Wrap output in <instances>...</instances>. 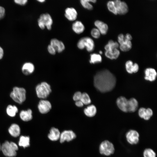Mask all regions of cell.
<instances>
[{
    "mask_svg": "<svg viewBox=\"0 0 157 157\" xmlns=\"http://www.w3.org/2000/svg\"><path fill=\"white\" fill-rule=\"evenodd\" d=\"M80 3L82 7L86 9L91 10L93 8V6L89 0H81Z\"/></svg>",
    "mask_w": 157,
    "mask_h": 157,
    "instance_id": "cell-33",
    "label": "cell"
},
{
    "mask_svg": "<svg viewBox=\"0 0 157 157\" xmlns=\"http://www.w3.org/2000/svg\"><path fill=\"white\" fill-rule=\"evenodd\" d=\"M94 25L101 34L105 35L107 33L108 26L106 23L99 20H97L94 22Z\"/></svg>",
    "mask_w": 157,
    "mask_h": 157,
    "instance_id": "cell-17",
    "label": "cell"
},
{
    "mask_svg": "<svg viewBox=\"0 0 157 157\" xmlns=\"http://www.w3.org/2000/svg\"><path fill=\"white\" fill-rule=\"evenodd\" d=\"M145 80L150 81H154L156 79L157 76V73L155 70L152 68H149L145 71Z\"/></svg>",
    "mask_w": 157,
    "mask_h": 157,
    "instance_id": "cell-18",
    "label": "cell"
},
{
    "mask_svg": "<svg viewBox=\"0 0 157 157\" xmlns=\"http://www.w3.org/2000/svg\"><path fill=\"white\" fill-rule=\"evenodd\" d=\"M37 1H38V2H39L42 3L44 2L45 1V0H37Z\"/></svg>",
    "mask_w": 157,
    "mask_h": 157,
    "instance_id": "cell-45",
    "label": "cell"
},
{
    "mask_svg": "<svg viewBox=\"0 0 157 157\" xmlns=\"http://www.w3.org/2000/svg\"><path fill=\"white\" fill-rule=\"evenodd\" d=\"M3 54V49L0 46V60L2 58Z\"/></svg>",
    "mask_w": 157,
    "mask_h": 157,
    "instance_id": "cell-43",
    "label": "cell"
},
{
    "mask_svg": "<svg viewBox=\"0 0 157 157\" xmlns=\"http://www.w3.org/2000/svg\"><path fill=\"white\" fill-rule=\"evenodd\" d=\"M72 28L73 31L77 34L83 33L85 29L83 23L79 20L74 21L72 25Z\"/></svg>",
    "mask_w": 157,
    "mask_h": 157,
    "instance_id": "cell-16",
    "label": "cell"
},
{
    "mask_svg": "<svg viewBox=\"0 0 157 157\" xmlns=\"http://www.w3.org/2000/svg\"><path fill=\"white\" fill-rule=\"evenodd\" d=\"M8 131L12 136L14 137H17L20 134V127L17 124H13L9 128Z\"/></svg>",
    "mask_w": 157,
    "mask_h": 157,
    "instance_id": "cell-23",
    "label": "cell"
},
{
    "mask_svg": "<svg viewBox=\"0 0 157 157\" xmlns=\"http://www.w3.org/2000/svg\"><path fill=\"white\" fill-rule=\"evenodd\" d=\"M51 108L50 102L47 100H42L39 102L38 108L40 112L42 114L48 112Z\"/></svg>",
    "mask_w": 157,
    "mask_h": 157,
    "instance_id": "cell-14",
    "label": "cell"
},
{
    "mask_svg": "<svg viewBox=\"0 0 157 157\" xmlns=\"http://www.w3.org/2000/svg\"><path fill=\"white\" fill-rule=\"evenodd\" d=\"M35 67L33 64L31 63L26 62L23 65L22 71L26 75H28L32 74L34 71Z\"/></svg>",
    "mask_w": 157,
    "mask_h": 157,
    "instance_id": "cell-20",
    "label": "cell"
},
{
    "mask_svg": "<svg viewBox=\"0 0 157 157\" xmlns=\"http://www.w3.org/2000/svg\"><path fill=\"white\" fill-rule=\"evenodd\" d=\"M64 16L70 21L76 20L78 16V13L76 9L73 7H67L65 10Z\"/></svg>",
    "mask_w": 157,
    "mask_h": 157,
    "instance_id": "cell-11",
    "label": "cell"
},
{
    "mask_svg": "<svg viewBox=\"0 0 157 157\" xmlns=\"http://www.w3.org/2000/svg\"><path fill=\"white\" fill-rule=\"evenodd\" d=\"M1 145L0 144V151L1 150Z\"/></svg>",
    "mask_w": 157,
    "mask_h": 157,
    "instance_id": "cell-47",
    "label": "cell"
},
{
    "mask_svg": "<svg viewBox=\"0 0 157 157\" xmlns=\"http://www.w3.org/2000/svg\"><path fill=\"white\" fill-rule=\"evenodd\" d=\"M84 112L87 116L92 117L96 115L97 113V109L94 105H92L85 108L84 109Z\"/></svg>",
    "mask_w": 157,
    "mask_h": 157,
    "instance_id": "cell-25",
    "label": "cell"
},
{
    "mask_svg": "<svg viewBox=\"0 0 157 157\" xmlns=\"http://www.w3.org/2000/svg\"><path fill=\"white\" fill-rule=\"evenodd\" d=\"M132 46L131 41H125L122 43L120 44L119 48L122 51L126 52L129 51L131 48Z\"/></svg>",
    "mask_w": 157,
    "mask_h": 157,
    "instance_id": "cell-29",
    "label": "cell"
},
{
    "mask_svg": "<svg viewBox=\"0 0 157 157\" xmlns=\"http://www.w3.org/2000/svg\"><path fill=\"white\" fill-rule=\"evenodd\" d=\"M19 145L24 148L29 146H30L29 137L27 136H21L19 142Z\"/></svg>",
    "mask_w": 157,
    "mask_h": 157,
    "instance_id": "cell-26",
    "label": "cell"
},
{
    "mask_svg": "<svg viewBox=\"0 0 157 157\" xmlns=\"http://www.w3.org/2000/svg\"><path fill=\"white\" fill-rule=\"evenodd\" d=\"M132 39V37L131 35L129 33L126 34L124 36L125 41H130Z\"/></svg>",
    "mask_w": 157,
    "mask_h": 157,
    "instance_id": "cell-41",
    "label": "cell"
},
{
    "mask_svg": "<svg viewBox=\"0 0 157 157\" xmlns=\"http://www.w3.org/2000/svg\"><path fill=\"white\" fill-rule=\"evenodd\" d=\"M38 26L42 30L45 27L49 30H50L52 28L53 20L50 15L48 13L41 14L38 19Z\"/></svg>",
    "mask_w": 157,
    "mask_h": 157,
    "instance_id": "cell-5",
    "label": "cell"
},
{
    "mask_svg": "<svg viewBox=\"0 0 157 157\" xmlns=\"http://www.w3.org/2000/svg\"><path fill=\"white\" fill-rule=\"evenodd\" d=\"M21 119L23 121H28L32 118V111L30 109L22 110L19 114Z\"/></svg>",
    "mask_w": 157,
    "mask_h": 157,
    "instance_id": "cell-22",
    "label": "cell"
},
{
    "mask_svg": "<svg viewBox=\"0 0 157 157\" xmlns=\"http://www.w3.org/2000/svg\"><path fill=\"white\" fill-rule=\"evenodd\" d=\"M138 113L140 118L145 120H148L152 116L153 112L152 110L150 108L146 109L141 108L139 109Z\"/></svg>",
    "mask_w": 157,
    "mask_h": 157,
    "instance_id": "cell-15",
    "label": "cell"
},
{
    "mask_svg": "<svg viewBox=\"0 0 157 157\" xmlns=\"http://www.w3.org/2000/svg\"><path fill=\"white\" fill-rule=\"evenodd\" d=\"M126 68L127 71L129 73H136L139 70V66L136 63L133 64V62L130 60L127 61L125 63Z\"/></svg>",
    "mask_w": 157,
    "mask_h": 157,
    "instance_id": "cell-19",
    "label": "cell"
},
{
    "mask_svg": "<svg viewBox=\"0 0 157 157\" xmlns=\"http://www.w3.org/2000/svg\"><path fill=\"white\" fill-rule=\"evenodd\" d=\"M102 57L100 54L93 53L90 55V62L91 63L95 64L101 62Z\"/></svg>",
    "mask_w": 157,
    "mask_h": 157,
    "instance_id": "cell-28",
    "label": "cell"
},
{
    "mask_svg": "<svg viewBox=\"0 0 157 157\" xmlns=\"http://www.w3.org/2000/svg\"><path fill=\"white\" fill-rule=\"evenodd\" d=\"M118 41L120 44L122 43L125 41L124 35L122 34H119L117 38Z\"/></svg>",
    "mask_w": 157,
    "mask_h": 157,
    "instance_id": "cell-38",
    "label": "cell"
},
{
    "mask_svg": "<svg viewBox=\"0 0 157 157\" xmlns=\"http://www.w3.org/2000/svg\"><path fill=\"white\" fill-rule=\"evenodd\" d=\"M119 46L118 43L114 42L112 40H110L104 47L106 51L111 50L115 49H117Z\"/></svg>",
    "mask_w": 157,
    "mask_h": 157,
    "instance_id": "cell-30",
    "label": "cell"
},
{
    "mask_svg": "<svg viewBox=\"0 0 157 157\" xmlns=\"http://www.w3.org/2000/svg\"><path fill=\"white\" fill-rule=\"evenodd\" d=\"M116 103L118 108L124 112H133L137 109L138 103L134 98L128 100L125 97L121 96L117 98Z\"/></svg>",
    "mask_w": 157,
    "mask_h": 157,
    "instance_id": "cell-2",
    "label": "cell"
},
{
    "mask_svg": "<svg viewBox=\"0 0 157 157\" xmlns=\"http://www.w3.org/2000/svg\"><path fill=\"white\" fill-rule=\"evenodd\" d=\"M105 55L108 58L114 59L117 58L120 55V51L117 49L106 51Z\"/></svg>",
    "mask_w": 157,
    "mask_h": 157,
    "instance_id": "cell-24",
    "label": "cell"
},
{
    "mask_svg": "<svg viewBox=\"0 0 157 157\" xmlns=\"http://www.w3.org/2000/svg\"><path fill=\"white\" fill-rule=\"evenodd\" d=\"M10 96L15 102L21 104L26 100V90L23 88L15 87L11 92Z\"/></svg>",
    "mask_w": 157,
    "mask_h": 157,
    "instance_id": "cell-4",
    "label": "cell"
},
{
    "mask_svg": "<svg viewBox=\"0 0 157 157\" xmlns=\"http://www.w3.org/2000/svg\"><path fill=\"white\" fill-rule=\"evenodd\" d=\"M51 91L50 85L44 82L38 84L36 87V91L38 97L40 98H47Z\"/></svg>",
    "mask_w": 157,
    "mask_h": 157,
    "instance_id": "cell-8",
    "label": "cell"
},
{
    "mask_svg": "<svg viewBox=\"0 0 157 157\" xmlns=\"http://www.w3.org/2000/svg\"><path fill=\"white\" fill-rule=\"evenodd\" d=\"M80 100L83 104L85 105L89 104L91 102V100L89 95L85 92L82 93Z\"/></svg>",
    "mask_w": 157,
    "mask_h": 157,
    "instance_id": "cell-32",
    "label": "cell"
},
{
    "mask_svg": "<svg viewBox=\"0 0 157 157\" xmlns=\"http://www.w3.org/2000/svg\"><path fill=\"white\" fill-rule=\"evenodd\" d=\"M5 13V8L0 6V19H2L4 17Z\"/></svg>",
    "mask_w": 157,
    "mask_h": 157,
    "instance_id": "cell-40",
    "label": "cell"
},
{
    "mask_svg": "<svg viewBox=\"0 0 157 157\" xmlns=\"http://www.w3.org/2000/svg\"><path fill=\"white\" fill-rule=\"evenodd\" d=\"M76 137L75 133L71 130H65L60 133V140L61 143L66 141L67 142L70 141Z\"/></svg>",
    "mask_w": 157,
    "mask_h": 157,
    "instance_id": "cell-12",
    "label": "cell"
},
{
    "mask_svg": "<svg viewBox=\"0 0 157 157\" xmlns=\"http://www.w3.org/2000/svg\"><path fill=\"white\" fill-rule=\"evenodd\" d=\"M113 2L117 14L123 15L127 13L128 7L127 4L125 2L119 0H115Z\"/></svg>",
    "mask_w": 157,
    "mask_h": 157,
    "instance_id": "cell-10",
    "label": "cell"
},
{
    "mask_svg": "<svg viewBox=\"0 0 157 157\" xmlns=\"http://www.w3.org/2000/svg\"><path fill=\"white\" fill-rule=\"evenodd\" d=\"M143 157H156L155 151L150 148L145 149L143 152Z\"/></svg>",
    "mask_w": 157,
    "mask_h": 157,
    "instance_id": "cell-31",
    "label": "cell"
},
{
    "mask_svg": "<svg viewBox=\"0 0 157 157\" xmlns=\"http://www.w3.org/2000/svg\"><path fill=\"white\" fill-rule=\"evenodd\" d=\"M99 53L100 54H102V51H99Z\"/></svg>",
    "mask_w": 157,
    "mask_h": 157,
    "instance_id": "cell-46",
    "label": "cell"
},
{
    "mask_svg": "<svg viewBox=\"0 0 157 157\" xmlns=\"http://www.w3.org/2000/svg\"><path fill=\"white\" fill-rule=\"evenodd\" d=\"M77 46L80 50L86 48L87 51L91 52L94 50L95 45L93 40L90 37L86 36L82 37L78 41Z\"/></svg>",
    "mask_w": 157,
    "mask_h": 157,
    "instance_id": "cell-6",
    "label": "cell"
},
{
    "mask_svg": "<svg viewBox=\"0 0 157 157\" xmlns=\"http://www.w3.org/2000/svg\"><path fill=\"white\" fill-rule=\"evenodd\" d=\"M81 94L82 93L78 91L75 92L73 97L74 100L75 101L80 100Z\"/></svg>",
    "mask_w": 157,
    "mask_h": 157,
    "instance_id": "cell-37",
    "label": "cell"
},
{
    "mask_svg": "<svg viewBox=\"0 0 157 157\" xmlns=\"http://www.w3.org/2000/svg\"><path fill=\"white\" fill-rule=\"evenodd\" d=\"M107 7L109 10L115 15H117V10L113 1H108L107 3Z\"/></svg>",
    "mask_w": 157,
    "mask_h": 157,
    "instance_id": "cell-34",
    "label": "cell"
},
{
    "mask_svg": "<svg viewBox=\"0 0 157 157\" xmlns=\"http://www.w3.org/2000/svg\"><path fill=\"white\" fill-rule=\"evenodd\" d=\"M55 49L56 52L60 53L63 51L65 49V46L63 42L56 38L51 39L50 44Z\"/></svg>",
    "mask_w": 157,
    "mask_h": 157,
    "instance_id": "cell-13",
    "label": "cell"
},
{
    "mask_svg": "<svg viewBox=\"0 0 157 157\" xmlns=\"http://www.w3.org/2000/svg\"><path fill=\"white\" fill-rule=\"evenodd\" d=\"M99 150L100 154L106 156L113 154L115 151V148L113 144L110 141L105 140L100 144Z\"/></svg>",
    "mask_w": 157,
    "mask_h": 157,
    "instance_id": "cell-7",
    "label": "cell"
},
{
    "mask_svg": "<svg viewBox=\"0 0 157 157\" xmlns=\"http://www.w3.org/2000/svg\"><path fill=\"white\" fill-rule=\"evenodd\" d=\"M89 1L90 2H92L94 3H95L97 1L96 0H89Z\"/></svg>",
    "mask_w": 157,
    "mask_h": 157,
    "instance_id": "cell-44",
    "label": "cell"
},
{
    "mask_svg": "<svg viewBox=\"0 0 157 157\" xmlns=\"http://www.w3.org/2000/svg\"><path fill=\"white\" fill-rule=\"evenodd\" d=\"M47 49L49 53L52 55H54L56 53V51L55 49L50 44L48 46Z\"/></svg>",
    "mask_w": 157,
    "mask_h": 157,
    "instance_id": "cell-36",
    "label": "cell"
},
{
    "mask_svg": "<svg viewBox=\"0 0 157 157\" xmlns=\"http://www.w3.org/2000/svg\"><path fill=\"white\" fill-rule=\"evenodd\" d=\"M116 83L115 76L107 69H104L99 71L94 77V87L102 92L111 91L115 87Z\"/></svg>",
    "mask_w": 157,
    "mask_h": 157,
    "instance_id": "cell-1",
    "label": "cell"
},
{
    "mask_svg": "<svg viewBox=\"0 0 157 157\" xmlns=\"http://www.w3.org/2000/svg\"><path fill=\"white\" fill-rule=\"evenodd\" d=\"M75 105L78 107H81L83 106L84 104L80 100L76 101Z\"/></svg>",
    "mask_w": 157,
    "mask_h": 157,
    "instance_id": "cell-42",
    "label": "cell"
},
{
    "mask_svg": "<svg viewBox=\"0 0 157 157\" xmlns=\"http://www.w3.org/2000/svg\"><path fill=\"white\" fill-rule=\"evenodd\" d=\"M91 36L95 39L99 38L100 36V33L99 30L96 28H92L90 32Z\"/></svg>",
    "mask_w": 157,
    "mask_h": 157,
    "instance_id": "cell-35",
    "label": "cell"
},
{
    "mask_svg": "<svg viewBox=\"0 0 157 157\" xmlns=\"http://www.w3.org/2000/svg\"><path fill=\"white\" fill-rule=\"evenodd\" d=\"M7 114L10 117H13L15 116L18 112V109L15 106L11 105H8L6 109Z\"/></svg>",
    "mask_w": 157,
    "mask_h": 157,
    "instance_id": "cell-27",
    "label": "cell"
},
{
    "mask_svg": "<svg viewBox=\"0 0 157 157\" xmlns=\"http://www.w3.org/2000/svg\"><path fill=\"white\" fill-rule=\"evenodd\" d=\"M14 2L16 4L20 5H25L27 3V0H15Z\"/></svg>",
    "mask_w": 157,
    "mask_h": 157,
    "instance_id": "cell-39",
    "label": "cell"
},
{
    "mask_svg": "<svg viewBox=\"0 0 157 157\" xmlns=\"http://www.w3.org/2000/svg\"><path fill=\"white\" fill-rule=\"evenodd\" d=\"M127 142L131 145L137 144L139 140L140 135L136 130L131 129L128 131L125 135Z\"/></svg>",
    "mask_w": 157,
    "mask_h": 157,
    "instance_id": "cell-9",
    "label": "cell"
},
{
    "mask_svg": "<svg viewBox=\"0 0 157 157\" xmlns=\"http://www.w3.org/2000/svg\"><path fill=\"white\" fill-rule=\"evenodd\" d=\"M60 133L59 130L55 128H52L48 135V138L52 141H56L59 139Z\"/></svg>",
    "mask_w": 157,
    "mask_h": 157,
    "instance_id": "cell-21",
    "label": "cell"
},
{
    "mask_svg": "<svg viewBox=\"0 0 157 157\" xmlns=\"http://www.w3.org/2000/svg\"><path fill=\"white\" fill-rule=\"evenodd\" d=\"M18 148L17 144L13 142L6 141L1 146V150L3 154L8 157H14L17 155L16 151Z\"/></svg>",
    "mask_w": 157,
    "mask_h": 157,
    "instance_id": "cell-3",
    "label": "cell"
}]
</instances>
